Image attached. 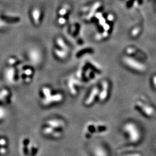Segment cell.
<instances>
[{
    "mask_svg": "<svg viewBox=\"0 0 156 156\" xmlns=\"http://www.w3.org/2000/svg\"><path fill=\"white\" fill-rule=\"evenodd\" d=\"M125 129L128 133L130 137V140L133 142H137L140 138V133L138 129L133 124L129 123L125 126Z\"/></svg>",
    "mask_w": 156,
    "mask_h": 156,
    "instance_id": "obj_1",
    "label": "cell"
},
{
    "mask_svg": "<svg viewBox=\"0 0 156 156\" xmlns=\"http://www.w3.org/2000/svg\"><path fill=\"white\" fill-rule=\"evenodd\" d=\"M124 62L128 64L129 67L135 69L136 70H138L139 71H144L146 69L145 66L140 64L139 62L135 61L133 58H129V57H124Z\"/></svg>",
    "mask_w": 156,
    "mask_h": 156,
    "instance_id": "obj_2",
    "label": "cell"
},
{
    "mask_svg": "<svg viewBox=\"0 0 156 156\" xmlns=\"http://www.w3.org/2000/svg\"><path fill=\"white\" fill-rule=\"evenodd\" d=\"M138 105H140L143 109V111H144L145 113L147 115H149V116H152L154 113V111L153 109V108H152L151 106H148V105H146L145 104H143L142 102H138Z\"/></svg>",
    "mask_w": 156,
    "mask_h": 156,
    "instance_id": "obj_3",
    "label": "cell"
},
{
    "mask_svg": "<svg viewBox=\"0 0 156 156\" xmlns=\"http://www.w3.org/2000/svg\"><path fill=\"white\" fill-rule=\"evenodd\" d=\"M98 91H99V90L97 87H95L94 89L92 90L91 94H90L89 98H87V100L86 101V102H85L86 105H89L93 102V101L94 100L95 97L98 94Z\"/></svg>",
    "mask_w": 156,
    "mask_h": 156,
    "instance_id": "obj_4",
    "label": "cell"
},
{
    "mask_svg": "<svg viewBox=\"0 0 156 156\" xmlns=\"http://www.w3.org/2000/svg\"><path fill=\"white\" fill-rule=\"evenodd\" d=\"M108 83L106 82H104L103 83V87L104 90L102 91V93H101L100 97L101 100H104L106 98L107 96V90H108Z\"/></svg>",
    "mask_w": 156,
    "mask_h": 156,
    "instance_id": "obj_5",
    "label": "cell"
},
{
    "mask_svg": "<svg viewBox=\"0 0 156 156\" xmlns=\"http://www.w3.org/2000/svg\"><path fill=\"white\" fill-rule=\"evenodd\" d=\"M62 98V95L61 94H57L56 95H54L53 97H50L49 98H47V100H46V104H48L49 103H50L51 101H61Z\"/></svg>",
    "mask_w": 156,
    "mask_h": 156,
    "instance_id": "obj_6",
    "label": "cell"
},
{
    "mask_svg": "<svg viewBox=\"0 0 156 156\" xmlns=\"http://www.w3.org/2000/svg\"><path fill=\"white\" fill-rule=\"evenodd\" d=\"M49 124H50V126H53V127H60L61 126H63L64 125V123L62 122H60V121H56V122L55 121L53 122H49Z\"/></svg>",
    "mask_w": 156,
    "mask_h": 156,
    "instance_id": "obj_7",
    "label": "cell"
},
{
    "mask_svg": "<svg viewBox=\"0 0 156 156\" xmlns=\"http://www.w3.org/2000/svg\"><path fill=\"white\" fill-rule=\"evenodd\" d=\"M95 154H96V156H102L101 154L103 156H105V153L102 149H98L95 151Z\"/></svg>",
    "mask_w": 156,
    "mask_h": 156,
    "instance_id": "obj_8",
    "label": "cell"
},
{
    "mask_svg": "<svg viewBox=\"0 0 156 156\" xmlns=\"http://www.w3.org/2000/svg\"><path fill=\"white\" fill-rule=\"evenodd\" d=\"M43 91L45 95L47 97V98H48L50 96V90L48 88H45L43 90Z\"/></svg>",
    "mask_w": 156,
    "mask_h": 156,
    "instance_id": "obj_9",
    "label": "cell"
},
{
    "mask_svg": "<svg viewBox=\"0 0 156 156\" xmlns=\"http://www.w3.org/2000/svg\"><path fill=\"white\" fill-rule=\"evenodd\" d=\"M53 129L51 128H47L45 129V130H44V133H45V134H49L51 133H52L53 132Z\"/></svg>",
    "mask_w": 156,
    "mask_h": 156,
    "instance_id": "obj_10",
    "label": "cell"
},
{
    "mask_svg": "<svg viewBox=\"0 0 156 156\" xmlns=\"http://www.w3.org/2000/svg\"><path fill=\"white\" fill-rule=\"evenodd\" d=\"M6 141L5 140H0V145H5Z\"/></svg>",
    "mask_w": 156,
    "mask_h": 156,
    "instance_id": "obj_11",
    "label": "cell"
},
{
    "mask_svg": "<svg viewBox=\"0 0 156 156\" xmlns=\"http://www.w3.org/2000/svg\"><path fill=\"white\" fill-rule=\"evenodd\" d=\"M153 83H154V86L156 87V75L154 76V78H153Z\"/></svg>",
    "mask_w": 156,
    "mask_h": 156,
    "instance_id": "obj_12",
    "label": "cell"
},
{
    "mask_svg": "<svg viewBox=\"0 0 156 156\" xmlns=\"http://www.w3.org/2000/svg\"><path fill=\"white\" fill-rule=\"evenodd\" d=\"M140 156V154H131V155H129V156L128 155V156Z\"/></svg>",
    "mask_w": 156,
    "mask_h": 156,
    "instance_id": "obj_13",
    "label": "cell"
}]
</instances>
